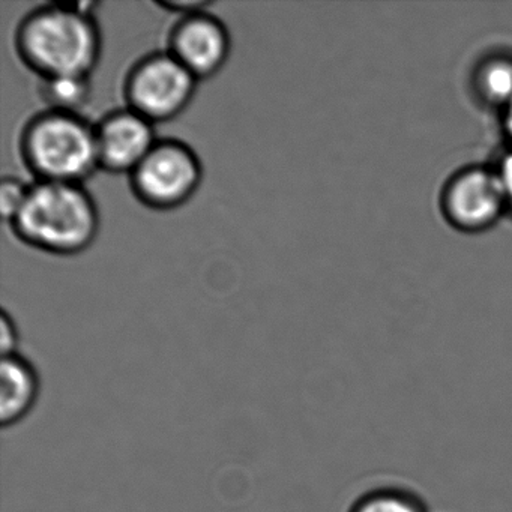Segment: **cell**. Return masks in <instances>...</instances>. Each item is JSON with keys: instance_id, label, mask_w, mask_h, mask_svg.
<instances>
[{"instance_id": "obj_6", "label": "cell", "mask_w": 512, "mask_h": 512, "mask_svg": "<svg viewBox=\"0 0 512 512\" xmlns=\"http://www.w3.org/2000/svg\"><path fill=\"white\" fill-rule=\"evenodd\" d=\"M229 29L211 11L179 17L167 35V49L197 80L209 79L229 61Z\"/></svg>"}, {"instance_id": "obj_5", "label": "cell", "mask_w": 512, "mask_h": 512, "mask_svg": "<svg viewBox=\"0 0 512 512\" xmlns=\"http://www.w3.org/2000/svg\"><path fill=\"white\" fill-rule=\"evenodd\" d=\"M197 83L199 80L164 50L134 62L122 91L128 109L155 125L184 113L196 95Z\"/></svg>"}, {"instance_id": "obj_7", "label": "cell", "mask_w": 512, "mask_h": 512, "mask_svg": "<svg viewBox=\"0 0 512 512\" xmlns=\"http://www.w3.org/2000/svg\"><path fill=\"white\" fill-rule=\"evenodd\" d=\"M157 140L148 119L127 106L112 110L95 124L98 166L115 175H130Z\"/></svg>"}, {"instance_id": "obj_10", "label": "cell", "mask_w": 512, "mask_h": 512, "mask_svg": "<svg viewBox=\"0 0 512 512\" xmlns=\"http://www.w3.org/2000/svg\"><path fill=\"white\" fill-rule=\"evenodd\" d=\"M38 95L46 109L82 113L92 98L91 77L61 76L41 79Z\"/></svg>"}, {"instance_id": "obj_8", "label": "cell", "mask_w": 512, "mask_h": 512, "mask_svg": "<svg viewBox=\"0 0 512 512\" xmlns=\"http://www.w3.org/2000/svg\"><path fill=\"white\" fill-rule=\"evenodd\" d=\"M505 202L497 175L470 172L458 179L449 193V209L460 223L481 226L499 214Z\"/></svg>"}, {"instance_id": "obj_11", "label": "cell", "mask_w": 512, "mask_h": 512, "mask_svg": "<svg viewBox=\"0 0 512 512\" xmlns=\"http://www.w3.org/2000/svg\"><path fill=\"white\" fill-rule=\"evenodd\" d=\"M349 512H428L424 500L397 487L376 488L359 497Z\"/></svg>"}, {"instance_id": "obj_16", "label": "cell", "mask_w": 512, "mask_h": 512, "mask_svg": "<svg viewBox=\"0 0 512 512\" xmlns=\"http://www.w3.org/2000/svg\"><path fill=\"white\" fill-rule=\"evenodd\" d=\"M500 185H502L503 194L505 199L512 202V154L506 155L500 164L499 173H497Z\"/></svg>"}, {"instance_id": "obj_1", "label": "cell", "mask_w": 512, "mask_h": 512, "mask_svg": "<svg viewBox=\"0 0 512 512\" xmlns=\"http://www.w3.org/2000/svg\"><path fill=\"white\" fill-rule=\"evenodd\" d=\"M95 4L52 2L35 7L14 31L17 56L38 79L91 77L103 52Z\"/></svg>"}, {"instance_id": "obj_13", "label": "cell", "mask_w": 512, "mask_h": 512, "mask_svg": "<svg viewBox=\"0 0 512 512\" xmlns=\"http://www.w3.org/2000/svg\"><path fill=\"white\" fill-rule=\"evenodd\" d=\"M31 184L16 176H4L0 182V211L8 224L13 223L20 209L25 205Z\"/></svg>"}, {"instance_id": "obj_14", "label": "cell", "mask_w": 512, "mask_h": 512, "mask_svg": "<svg viewBox=\"0 0 512 512\" xmlns=\"http://www.w3.org/2000/svg\"><path fill=\"white\" fill-rule=\"evenodd\" d=\"M0 347H2V356H10L17 353L19 346V331H17L16 322L10 316L7 310H2L0 314Z\"/></svg>"}, {"instance_id": "obj_3", "label": "cell", "mask_w": 512, "mask_h": 512, "mask_svg": "<svg viewBox=\"0 0 512 512\" xmlns=\"http://www.w3.org/2000/svg\"><path fill=\"white\" fill-rule=\"evenodd\" d=\"M17 145L35 182L85 184L100 170L95 124L82 113L41 110L25 122Z\"/></svg>"}, {"instance_id": "obj_2", "label": "cell", "mask_w": 512, "mask_h": 512, "mask_svg": "<svg viewBox=\"0 0 512 512\" xmlns=\"http://www.w3.org/2000/svg\"><path fill=\"white\" fill-rule=\"evenodd\" d=\"M100 223L97 202L85 185L34 182L10 227L28 247L53 256H76L94 244Z\"/></svg>"}, {"instance_id": "obj_17", "label": "cell", "mask_w": 512, "mask_h": 512, "mask_svg": "<svg viewBox=\"0 0 512 512\" xmlns=\"http://www.w3.org/2000/svg\"><path fill=\"white\" fill-rule=\"evenodd\" d=\"M505 124L506 130H508V133L512 136V100L511 103L506 106Z\"/></svg>"}, {"instance_id": "obj_12", "label": "cell", "mask_w": 512, "mask_h": 512, "mask_svg": "<svg viewBox=\"0 0 512 512\" xmlns=\"http://www.w3.org/2000/svg\"><path fill=\"white\" fill-rule=\"evenodd\" d=\"M481 89L488 100L508 106L512 100V64L500 61L487 65L481 74Z\"/></svg>"}, {"instance_id": "obj_9", "label": "cell", "mask_w": 512, "mask_h": 512, "mask_svg": "<svg viewBox=\"0 0 512 512\" xmlns=\"http://www.w3.org/2000/svg\"><path fill=\"white\" fill-rule=\"evenodd\" d=\"M40 397V379L34 365L19 353L2 356L0 367V422L13 427L26 418Z\"/></svg>"}, {"instance_id": "obj_4", "label": "cell", "mask_w": 512, "mask_h": 512, "mask_svg": "<svg viewBox=\"0 0 512 512\" xmlns=\"http://www.w3.org/2000/svg\"><path fill=\"white\" fill-rule=\"evenodd\" d=\"M128 179L137 202L152 211H173L193 199L199 190L202 161L188 143L158 139Z\"/></svg>"}, {"instance_id": "obj_15", "label": "cell", "mask_w": 512, "mask_h": 512, "mask_svg": "<svg viewBox=\"0 0 512 512\" xmlns=\"http://www.w3.org/2000/svg\"><path fill=\"white\" fill-rule=\"evenodd\" d=\"M158 8L175 14L176 17L190 16V14L200 13V11H208L214 7L212 2H203V0H187V2H158Z\"/></svg>"}]
</instances>
